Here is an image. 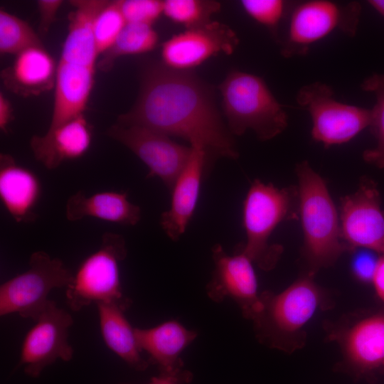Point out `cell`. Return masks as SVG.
<instances>
[{
	"label": "cell",
	"mask_w": 384,
	"mask_h": 384,
	"mask_svg": "<svg viewBox=\"0 0 384 384\" xmlns=\"http://www.w3.org/2000/svg\"><path fill=\"white\" fill-rule=\"evenodd\" d=\"M122 125H138L188 141L202 148L207 159H236L233 134L223 122L213 88L191 71L161 62L146 63L133 107L118 117Z\"/></svg>",
	"instance_id": "1"
},
{
	"label": "cell",
	"mask_w": 384,
	"mask_h": 384,
	"mask_svg": "<svg viewBox=\"0 0 384 384\" xmlns=\"http://www.w3.org/2000/svg\"><path fill=\"white\" fill-rule=\"evenodd\" d=\"M104 0L71 1L69 26L59 62L54 86L50 124L53 129L83 114L95 82L98 56L92 33L94 19L106 4Z\"/></svg>",
	"instance_id": "2"
},
{
	"label": "cell",
	"mask_w": 384,
	"mask_h": 384,
	"mask_svg": "<svg viewBox=\"0 0 384 384\" xmlns=\"http://www.w3.org/2000/svg\"><path fill=\"white\" fill-rule=\"evenodd\" d=\"M260 299L261 308L252 319L257 339L288 353L304 346L307 324L330 306L325 291L307 273L279 293L263 292Z\"/></svg>",
	"instance_id": "3"
},
{
	"label": "cell",
	"mask_w": 384,
	"mask_h": 384,
	"mask_svg": "<svg viewBox=\"0 0 384 384\" xmlns=\"http://www.w3.org/2000/svg\"><path fill=\"white\" fill-rule=\"evenodd\" d=\"M299 214L304 234L303 256L306 273L314 276L333 265L347 248L341 238L340 219L326 184L307 161L296 168Z\"/></svg>",
	"instance_id": "4"
},
{
	"label": "cell",
	"mask_w": 384,
	"mask_h": 384,
	"mask_svg": "<svg viewBox=\"0 0 384 384\" xmlns=\"http://www.w3.org/2000/svg\"><path fill=\"white\" fill-rule=\"evenodd\" d=\"M298 214L297 188H279L272 183L255 180L242 207L246 242L237 245L234 250L246 255L262 270H272L282 254L283 247L270 244L269 239L280 223L297 219Z\"/></svg>",
	"instance_id": "5"
},
{
	"label": "cell",
	"mask_w": 384,
	"mask_h": 384,
	"mask_svg": "<svg viewBox=\"0 0 384 384\" xmlns=\"http://www.w3.org/2000/svg\"><path fill=\"white\" fill-rule=\"evenodd\" d=\"M222 107L232 134L252 130L262 141L270 140L287 126V115L259 76L230 71L219 85Z\"/></svg>",
	"instance_id": "6"
},
{
	"label": "cell",
	"mask_w": 384,
	"mask_h": 384,
	"mask_svg": "<svg viewBox=\"0 0 384 384\" xmlns=\"http://www.w3.org/2000/svg\"><path fill=\"white\" fill-rule=\"evenodd\" d=\"M127 255L123 236L105 233L100 247L82 262L66 287L69 308L78 312L92 303H111L127 311L132 301L123 294L119 276V263Z\"/></svg>",
	"instance_id": "7"
},
{
	"label": "cell",
	"mask_w": 384,
	"mask_h": 384,
	"mask_svg": "<svg viewBox=\"0 0 384 384\" xmlns=\"http://www.w3.org/2000/svg\"><path fill=\"white\" fill-rule=\"evenodd\" d=\"M73 278L60 259L44 251L33 252L26 272L1 284V316L16 313L35 321L48 304L49 293L55 288L67 287Z\"/></svg>",
	"instance_id": "8"
},
{
	"label": "cell",
	"mask_w": 384,
	"mask_h": 384,
	"mask_svg": "<svg viewBox=\"0 0 384 384\" xmlns=\"http://www.w3.org/2000/svg\"><path fill=\"white\" fill-rule=\"evenodd\" d=\"M358 2L336 3L312 0L294 4L289 13V26L282 43L285 58L305 55L312 43L336 29L354 36L361 16Z\"/></svg>",
	"instance_id": "9"
},
{
	"label": "cell",
	"mask_w": 384,
	"mask_h": 384,
	"mask_svg": "<svg viewBox=\"0 0 384 384\" xmlns=\"http://www.w3.org/2000/svg\"><path fill=\"white\" fill-rule=\"evenodd\" d=\"M326 84L316 82L299 89L296 99L312 121L311 136L324 146L346 143L370 126L371 110L340 102Z\"/></svg>",
	"instance_id": "10"
},
{
	"label": "cell",
	"mask_w": 384,
	"mask_h": 384,
	"mask_svg": "<svg viewBox=\"0 0 384 384\" xmlns=\"http://www.w3.org/2000/svg\"><path fill=\"white\" fill-rule=\"evenodd\" d=\"M329 341L337 343L347 367L358 375L384 370V314H348L326 328Z\"/></svg>",
	"instance_id": "11"
},
{
	"label": "cell",
	"mask_w": 384,
	"mask_h": 384,
	"mask_svg": "<svg viewBox=\"0 0 384 384\" xmlns=\"http://www.w3.org/2000/svg\"><path fill=\"white\" fill-rule=\"evenodd\" d=\"M107 134L135 154L149 168L146 178L158 177L172 189L186 166L192 147L161 132L138 125H112Z\"/></svg>",
	"instance_id": "12"
},
{
	"label": "cell",
	"mask_w": 384,
	"mask_h": 384,
	"mask_svg": "<svg viewBox=\"0 0 384 384\" xmlns=\"http://www.w3.org/2000/svg\"><path fill=\"white\" fill-rule=\"evenodd\" d=\"M35 322L23 340L18 366H23L27 375L36 378L57 360L73 358L74 352L68 338L73 319L50 300Z\"/></svg>",
	"instance_id": "13"
},
{
	"label": "cell",
	"mask_w": 384,
	"mask_h": 384,
	"mask_svg": "<svg viewBox=\"0 0 384 384\" xmlns=\"http://www.w3.org/2000/svg\"><path fill=\"white\" fill-rule=\"evenodd\" d=\"M339 219L347 250L384 254V211L374 181L361 180L356 191L341 198Z\"/></svg>",
	"instance_id": "14"
},
{
	"label": "cell",
	"mask_w": 384,
	"mask_h": 384,
	"mask_svg": "<svg viewBox=\"0 0 384 384\" xmlns=\"http://www.w3.org/2000/svg\"><path fill=\"white\" fill-rule=\"evenodd\" d=\"M212 257L215 268L206 287L208 296L215 302L231 298L242 316L252 320L261 307L252 261L240 251L228 255L220 244L213 247Z\"/></svg>",
	"instance_id": "15"
},
{
	"label": "cell",
	"mask_w": 384,
	"mask_h": 384,
	"mask_svg": "<svg viewBox=\"0 0 384 384\" xmlns=\"http://www.w3.org/2000/svg\"><path fill=\"white\" fill-rule=\"evenodd\" d=\"M239 39L228 26L211 21L174 35L161 46V63L178 70L191 71L211 57L231 55Z\"/></svg>",
	"instance_id": "16"
},
{
	"label": "cell",
	"mask_w": 384,
	"mask_h": 384,
	"mask_svg": "<svg viewBox=\"0 0 384 384\" xmlns=\"http://www.w3.org/2000/svg\"><path fill=\"white\" fill-rule=\"evenodd\" d=\"M190 158L178 176L171 191V205L160 218V225L174 241L185 233L196 209L203 174L208 166L206 151L201 147L191 146Z\"/></svg>",
	"instance_id": "17"
},
{
	"label": "cell",
	"mask_w": 384,
	"mask_h": 384,
	"mask_svg": "<svg viewBox=\"0 0 384 384\" xmlns=\"http://www.w3.org/2000/svg\"><path fill=\"white\" fill-rule=\"evenodd\" d=\"M92 142V130L84 114L50 129L43 136H33L30 145L35 158L48 169L63 161L82 156Z\"/></svg>",
	"instance_id": "18"
},
{
	"label": "cell",
	"mask_w": 384,
	"mask_h": 384,
	"mask_svg": "<svg viewBox=\"0 0 384 384\" xmlns=\"http://www.w3.org/2000/svg\"><path fill=\"white\" fill-rule=\"evenodd\" d=\"M56 70V63L43 46H33L16 55L1 78L12 92L25 97L37 96L54 88Z\"/></svg>",
	"instance_id": "19"
},
{
	"label": "cell",
	"mask_w": 384,
	"mask_h": 384,
	"mask_svg": "<svg viewBox=\"0 0 384 384\" xmlns=\"http://www.w3.org/2000/svg\"><path fill=\"white\" fill-rule=\"evenodd\" d=\"M41 193V184L38 176L18 164L11 155L1 154L0 198L16 222L35 220L34 209Z\"/></svg>",
	"instance_id": "20"
},
{
	"label": "cell",
	"mask_w": 384,
	"mask_h": 384,
	"mask_svg": "<svg viewBox=\"0 0 384 384\" xmlns=\"http://www.w3.org/2000/svg\"><path fill=\"white\" fill-rule=\"evenodd\" d=\"M139 348L149 355V364L157 366L159 373L181 371V352L196 338L197 333L172 320L150 329L134 328Z\"/></svg>",
	"instance_id": "21"
},
{
	"label": "cell",
	"mask_w": 384,
	"mask_h": 384,
	"mask_svg": "<svg viewBox=\"0 0 384 384\" xmlns=\"http://www.w3.org/2000/svg\"><path fill=\"white\" fill-rule=\"evenodd\" d=\"M65 216L69 221L93 217L110 223L134 225L141 219V208L129 201L125 192L103 191L87 196L80 191L68 199Z\"/></svg>",
	"instance_id": "22"
},
{
	"label": "cell",
	"mask_w": 384,
	"mask_h": 384,
	"mask_svg": "<svg viewBox=\"0 0 384 384\" xmlns=\"http://www.w3.org/2000/svg\"><path fill=\"white\" fill-rule=\"evenodd\" d=\"M100 328L107 346L136 370H145L149 363L141 356L135 330L124 316V309L115 304L98 303Z\"/></svg>",
	"instance_id": "23"
},
{
	"label": "cell",
	"mask_w": 384,
	"mask_h": 384,
	"mask_svg": "<svg viewBox=\"0 0 384 384\" xmlns=\"http://www.w3.org/2000/svg\"><path fill=\"white\" fill-rule=\"evenodd\" d=\"M158 43L159 35L151 25L127 23L113 45L102 55L97 66L108 71L116 59L149 52Z\"/></svg>",
	"instance_id": "24"
},
{
	"label": "cell",
	"mask_w": 384,
	"mask_h": 384,
	"mask_svg": "<svg viewBox=\"0 0 384 384\" xmlns=\"http://www.w3.org/2000/svg\"><path fill=\"white\" fill-rule=\"evenodd\" d=\"M361 88L372 92L375 97L369 127L377 139L375 147L366 150L363 158L366 162L384 171V73H375L367 78L362 82Z\"/></svg>",
	"instance_id": "25"
},
{
	"label": "cell",
	"mask_w": 384,
	"mask_h": 384,
	"mask_svg": "<svg viewBox=\"0 0 384 384\" xmlns=\"http://www.w3.org/2000/svg\"><path fill=\"white\" fill-rule=\"evenodd\" d=\"M220 3L212 0H165L163 14L186 29L211 22L212 16L220 9Z\"/></svg>",
	"instance_id": "26"
},
{
	"label": "cell",
	"mask_w": 384,
	"mask_h": 384,
	"mask_svg": "<svg viewBox=\"0 0 384 384\" xmlns=\"http://www.w3.org/2000/svg\"><path fill=\"white\" fill-rule=\"evenodd\" d=\"M43 46L38 36L24 20L0 10V52L17 55L33 46Z\"/></svg>",
	"instance_id": "27"
},
{
	"label": "cell",
	"mask_w": 384,
	"mask_h": 384,
	"mask_svg": "<svg viewBox=\"0 0 384 384\" xmlns=\"http://www.w3.org/2000/svg\"><path fill=\"white\" fill-rule=\"evenodd\" d=\"M126 23L119 0L107 1L97 14L92 25L98 55H102L113 45Z\"/></svg>",
	"instance_id": "28"
},
{
	"label": "cell",
	"mask_w": 384,
	"mask_h": 384,
	"mask_svg": "<svg viewBox=\"0 0 384 384\" xmlns=\"http://www.w3.org/2000/svg\"><path fill=\"white\" fill-rule=\"evenodd\" d=\"M244 11L259 23L266 26L277 38V27L285 16H288L293 3L282 0H242Z\"/></svg>",
	"instance_id": "29"
},
{
	"label": "cell",
	"mask_w": 384,
	"mask_h": 384,
	"mask_svg": "<svg viewBox=\"0 0 384 384\" xmlns=\"http://www.w3.org/2000/svg\"><path fill=\"white\" fill-rule=\"evenodd\" d=\"M126 23L151 25L163 14V1L119 0Z\"/></svg>",
	"instance_id": "30"
},
{
	"label": "cell",
	"mask_w": 384,
	"mask_h": 384,
	"mask_svg": "<svg viewBox=\"0 0 384 384\" xmlns=\"http://www.w3.org/2000/svg\"><path fill=\"white\" fill-rule=\"evenodd\" d=\"M374 252L364 250L354 257L352 262V271L356 277L365 282H371L376 267L378 257Z\"/></svg>",
	"instance_id": "31"
},
{
	"label": "cell",
	"mask_w": 384,
	"mask_h": 384,
	"mask_svg": "<svg viewBox=\"0 0 384 384\" xmlns=\"http://www.w3.org/2000/svg\"><path fill=\"white\" fill-rule=\"evenodd\" d=\"M63 1L39 0L37 1L40 16L39 31L41 34L46 33L51 25L57 20V13Z\"/></svg>",
	"instance_id": "32"
},
{
	"label": "cell",
	"mask_w": 384,
	"mask_h": 384,
	"mask_svg": "<svg viewBox=\"0 0 384 384\" xmlns=\"http://www.w3.org/2000/svg\"><path fill=\"white\" fill-rule=\"evenodd\" d=\"M192 378V373L187 370L176 373H159V375L151 378L149 384H188Z\"/></svg>",
	"instance_id": "33"
},
{
	"label": "cell",
	"mask_w": 384,
	"mask_h": 384,
	"mask_svg": "<svg viewBox=\"0 0 384 384\" xmlns=\"http://www.w3.org/2000/svg\"><path fill=\"white\" fill-rule=\"evenodd\" d=\"M371 282L377 297L384 303V254L378 255Z\"/></svg>",
	"instance_id": "34"
},
{
	"label": "cell",
	"mask_w": 384,
	"mask_h": 384,
	"mask_svg": "<svg viewBox=\"0 0 384 384\" xmlns=\"http://www.w3.org/2000/svg\"><path fill=\"white\" fill-rule=\"evenodd\" d=\"M12 106L9 99L0 93V129L3 132H6L8 127L12 119Z\"/></svg>",
	"instance_id": "35"
},
{
	"label": "cell",
	"mask_w": 384,
	"mask_h": 384,
	"mask_svg": "<svg viewBox=\"0 0 384 384\" xmlns=\"http://www.w3.org/2000/svg\"><path fill=\"white\" fill-rule=\"evenodd\" d=\"M368 3L384 17V0H369Z\"/></svg>",
	"instance_id": "36"
}]
</instances>
